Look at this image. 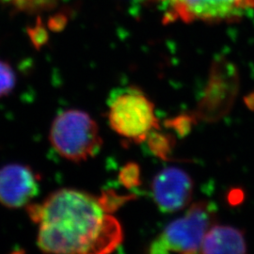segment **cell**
<instances>
[{"label": "cell", "instance_id": "1", "mask_svg": "<svg viewBox=\"0 0 254 254\" xmlns=\"http://www.w3.org/2000/svg\"><path fill=\"white\" fill-rule=\"evenodd\" d=\"M28 213L39 224L37 244L45 253L109 254L123 240L118 220L83 191H56L42 204L30 205Z\"/></svg>", "mask_w": 254, "mask_h": 254}, {"label": "cell", "instance_id": "2", "mask_svg": "<svg viewBox=\"0 0 254 254\" xmlns=\"http://www.w3.org/2000/svg\"><path fill=\"white\" fill-rule=\"evenodd\" d=\"M55 150L71 161H85L99 153L103 140L97 124L81 110L70 109L60 113L50 130Z\"/></svg>", "mask_w": 254, "mask_h": 254}, {"label": "cell", "instance_id": "3", "mask_svg": "<svg viewBox=\"0 0 254 254\" xmlns=\"http://www.w3.org/2000/svg\"><path fill=\"white\" fill-rule=\"evenodd\" d=\"M108 119L117 134L136 142L145 141L152 131L159 129L154 104L134 87L119 90L112 94Z\"/></svg>", "mask_w": 254, "mask_h": 254}, {"label": "cell", "instance_id": "4", "mask_svg": "<svg viewBox=\"0 0 254 254\" xmlns=\"http://www.w3.org/2000/svg\"><path fill=\"white\" fill-rule=\"evenodd\" d=\"M216 217V207L207 201L193 203L187 213L164 229L150 245L151 254H196Z\"/></svg>", "mask_w": 254, "mask_h": 254}, {"label": "cell", "instance_id": "5", "mask_svg": "<svg viewBox=\"0 0 254 254\" xmlns=\"http://www.w3.org/2000/svg\"><path fill=\"white\" fill-rule=\"evenodd\" d=\"M238 90L239 75L236 66L224 58L215 60L198 104L196 117L208 123L223 118L231 111Z\"/></svg>", "mask_w": 254, "mask_h": 254}, {"label": "cell", "instance_id": "6", "mask_svg": "<svg viewBox=\"0 0 254 254\" xmlns=\"http://www.w3.org/2000/svg\"><path fill=\"white\" fill-rule=\"evenodd\" d=\"M166 6L164 21L222 22L254 9V0H157Z\"/></svg>", "mask_w": 254, "mask_h": 254}, {"label": "cell", "instance_id": "7", "mask_svg": "<svg viewBox=\"0 0 254 254\" xmlns=\"http://www.w3.org/2000/svg\"><path fill=\"white\" fill-rule=\"evenodd\" d=\"M152 191L160 211L174 213L185 208L190 201L193 182L190 176L181 169L170 167L156 174L152 184Z\"/></svg>", "mask_w": 254, "mask_h": 254}, {"label": "cell", "instance_id": "8", "mask_svg": "<svg viewBox=\"0 0 254 254\" xmlns=\"http://www.w3.org/2000/svg\"><path fill=\"white\" fill-rule=\"evenodd\" d=\"M39 190L36 174L28 167L11 164L0 169V202L19 208L32 200Z\"/></svg>", "mask_w": 254, "mask_h": 254}, {"label": "cell", "instance_id": "9", "mask_svg": "<svg viewBox=\"0 0 254 254\" xmlns=\"http://www.w3.org/2000/svg\"><path fill=\"white\" fill-rule=\"evenodd\" d=\"M202 254H245V236L239 229L216 225L210 228L201 244Z\"/></svg>", "mask_w": 254, "mask_h": 254}, {"label": "cell", "instance_id": "10", "mask_svg": "<svg viewBox=\"0 0 254 254\" xmlns=\"http://www.w3.org/2000/svg\"><path fill=\"white\" fill-rule=\"evenodd\" d=\"M146 140H148L149 148L154 155L165 160L169 159L174 143L172 136L164 135L154 130L149 134Z\"/></svg>", "mask_w": 254, "mask_h": 254}, {"label": "cell", "instance_id": "11", "mask_svg": "<svg viewBox=\"0 0 254 254\" xmlns=\"http://www.w3.org/2000/svg\"><path fill=\"white\" fill-rule=\"evenodd\" d=\"M4 4L23 12L33 13L52 9L60 0H0Z\"/></svg>", "mask_w": 254, "mask_h": 254}, {"label": "cell", "instance_id": "12", "mask_svg": "<svg viewBox=\"0 0 254 254\" xmlns=\"http://www.w3.org/2000/svg\"><path fill=\"white\" fill-rule=\"evenodd\" d=\"M119 180L128 190L140 185V170L135 163H128L122 169L119 174Z\"/></svg>", "mask_w": 254, "mask_h": 254}, {"label": "cell", "instance_id": "13", "mask_svg": "<svg viewBox=\"0 0 254 254\" xmlns=\"http://www.w3.org/2000/svg\"><path fill=\"white\" fill-rule=\"evenodd\" d=\"M15 85V74L9 64L0 61V98L8 95Z\"/></svg>", "mask_w": 254, "mask_h": 254}, {"label": "cell", "instance_id": "14", "mask_svg": "<svg viewBox=\"0 0 254 254\" xmlns=\"http://www.w3.org/2000/svg\"><path fill=\"white\" fill-rule=\"evenodd\" d=\"M194 124L195 117L189 114H183L166 122L167 127L173 129L176 134L181 137L187 136L190 132Z\"/></svg>", "mask_w": 254, "mask_h": 254}, {"label": "cell", "instance_id": "15", "mask_svg": "<svg viewBox=\"0 0 254 254\" xmlns=\"http://www.w3.org/2000/svg\"><path fill=\"white\" fill-rule=\"evenodd\" d=\"M245 103L249 109L254 111V91L245 97Z\"/></svg>", "mask_w": 254, "mask_h": 254}]
</instances>
